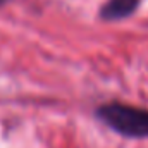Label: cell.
<instances>
[{
    "label": "cell",
    "instance_id": "1",
    "mask_svg": "<svg viewBox=\"0 0 148 148\" xmlns=\"http://www.w3.org/2000/svg\"><path fill=\"white\" fill-rule=\"evenodd\" d=\"M97 117L126 138H148V110L145 109L114 102L98 107Z\"/></svg>",
    "mask_w": 148,
    "mask_h": 148
},
{
    "label": "cell",
    "instance_id": "2",
    "mask_svg": "<svg viewBox=\"0 0 148 148\" xmlns=\"http://www.w3.org/2000/svg\"><path fill=\"white\" fill-rule=\"evenodd\" d=\"M140 0H107L100 9V17L105 21H121L129 17L138 9Z\"/></svg>",
    "mask_w": 148,
    "mask_h": 148
},
{
    "label": "cell",
    "instance_id": "3",
    "mask_svg": "<svg viewBox=\"0 0 148 148\" xmlns=\"http://www.w3.org/2000/svg\"><path fill=\"white\" fill-rule=\"evenodd\" d=\"M7 2H9V0H0V7H2V5H5Z\"/></svg>",
    "mask_w": 148,
    "mask_h": 148
}]
</instances>
